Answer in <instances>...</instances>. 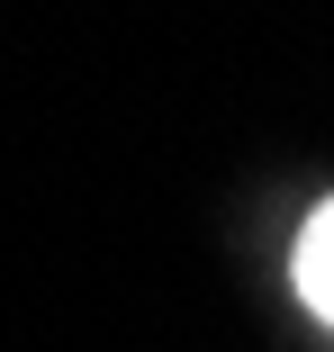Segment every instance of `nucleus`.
I'll return each instance as SVG.
<instances>
[{"instance_id": "f257e3e1", "label": "nucleus", "mask_w": 334, "mask_h": 352, "mask_svg": "<svg viewBox=\"0 0 334 352\" xmlns=\"http://www.w3.org/2000/svg\"><path fill=\"white\" fill-rule=\"evenodd\" d=\"M289 280H298V307L316 325H334V199L298 226V253H289Z\"/></svg>"}]
</instances>
